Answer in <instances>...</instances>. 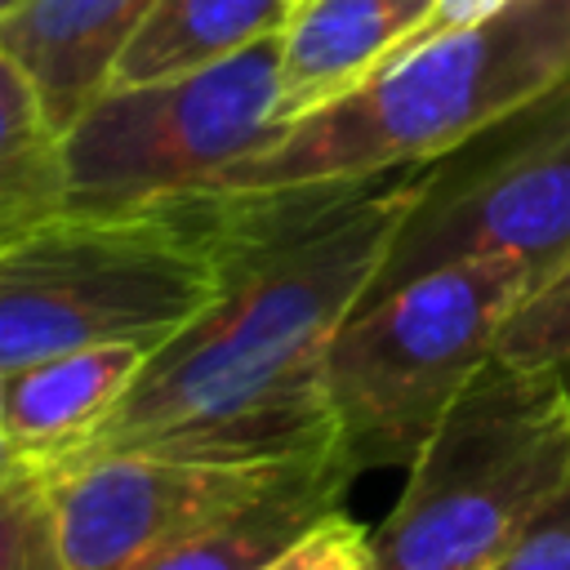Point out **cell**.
I'll use <instances>...</instances> for the list:
<instances>
[{
	"label": "cell",
	"mask_w": 570,
	"mask_h": 570,
	"mask_svg": "<svg viewBox=\"0 0 570 570\" xmlns=\"http://www.w3.org/2000/svg\"><path fill=\"white\" fill-rule=\"evenodd\" d=\"M419 187L423 165L289 187H214V303L147 356L116 414L71 459L151 450L281 468L334 450L325 356L370 294Z\"/></svg>",
	"instance_id": "1"
},
{
	"label": "cell",
	"mask_w": 570,
	"mask_h": 570,
	"mask_svg": "<svg viewBox=\"0 0 570 570\" xmlns=\"http://www.w3.org/2000/svg\"><path fill=\"white\" fill-rule=\"evenodd\" d=\"M570 85V0H512L494 18L396 49L343 98L285 125L218 187H289L428 165Z\"/></svg>",
	"instance_id": "2"
},
{
	"label": "cell",
	"mask_w": 570,
	"mask_h": 570,
	"mask_svg": "<svg viewBox=\"0 0 570 570\" xmlns=\"http://www.w3.org/2000/svg\"><path fill=\"white\" fill-rule=\"evenodd\" d=\"M218 294V191L62 214L0 245V370L98 343L165 347Z\"/></svg>",
	"instance_id": "3"
},
{
	"label": "cell",
	"mask_w": 570,
	"mask_h": 570,
	"mask_svg": "<svg viewBox=\"0 0 570 570\" xmlns=\"http://www.w3.org/2000/svg\"><path fill=\"white\" fill-rule=\"evenodd\" d=\"M570 490V383L494 352L370 534L374 570H481Z\"/></svg>",
	"instance_id": "4"
},
{
	"label": "cell",
	"mask_w": 570,
	"mask_h": 570,
	"mask_svg": "<svg viewBox=\"0 0 570 570\" xmlns=\"http://www.w3.org/2000/svg\"><path fill=\"white\" fill-rule=\"evenodd\" d=\"M539 289L525 258H463L352 312L330 343L325 392L356 472L410 468Z\"/></svg>",
	"instance_id": "5"
},
{
	"label": "cell",
	"mask_w": 570,
	"mask_h": 570,
	"mask_svg": "<svg viewBox=\"0 0 570 570\" xmlns=\"http://www.w3.org/2000/svg\"><path fill=\"white\" fill-rule=\"evenodd\" d=\"M281 129V36L183 76L102 89L62 134L71 214H129L218 187Z\"/></svg>",
	"instance_id": "6"
},
{
	"label": "cell",
	"mask_w": 570,
	"mask_h": 570,
	"mask_svg": "<svg viewBox=\"0 0 570 570\" xmlns=\"http://www.w3.org/2000/svg\"><path fill=\"white\" fill-rule=\"evenodd\" d=\"M463 258H525L543 289L570 263V85L423 165L361 307Z\"/></svg>",
	"instance_id": "7"
},
{
	"label": "cell",
	"mask_w": 570,
	"mask_h": 570,
	"mask_svg": "<svg viewBox=\"0 0 570 570\" xmlns=\"http://www.w3.org/2000/svg\"><path fill=\"white\" fill-rule=\"evenodd\" d=\"M285 468L196 463L151 450H102L71 459L49 481L71 570H116L263 494Z\"/></svg>",
	"instance_id": "8"
},
{
	"label": "cell",
	"mask_w": 570,
	"mask_h": 570,
	"mask_svg": "<svg viewBox=\"0 0 570 570\" xmlns=\"http://www.w3.org/2000/svg\"><path fill=\"white\" fill-rule=\"evenodd\" d=\"M151 347L98 343L0 370V459L49 472L80 454L116 414Z\"/></svg>",
	"instance_id": "9"
},
{
	"label": "cell",
	"mask_w": 570,
	"mask_h": 570,
	"mask_svg": "<svg viewBox=\"0 0 570 570\" xmlns=\"http://www.w3.org/2000/svg\"><path fill=\"white\" fill-rule=\"evenodd\" d=\"M156 0H22L0 13V53L22 67L49 120L67 134L111 85V71Z\"/></svg>",
	"instance_id": "10"
},
{
	"label": "cell",
	"mask_w": 570,
	"mask_h": 570,
	"mask_svg": "<svg viewBox=\"0 0 570 570\" xmlns=\"http://www.w3.org/2000/svg\"><path fill=\"white\" fill-rule=\"evenodd\" d=\"M356 476H361L356 463L334 445L316 459L285 468L249 503L169 539V543H156L116 570H263L298 534H307L321 517L343 508V494L352 490Z\"/></svg>",
	"instance_id": "11"
},
{
	"label": "cell",
	"mask_w": 570,
	"mask_h": 570,
	"mask_svg": "<svg viewBox=\"0 0 570 570\" xmlns=\"http://www.w3.org/2000/svg\"><path fill=\"white\" fill-rule=\"evenodd\" d=\"M432 0H303L281 31L285 125L374 76L428 18Z\"/></svg>",
	"instance_id": "12"
},
{
	"label": "cell",
	"mask_w": 570,
	"mask_h": 570,
	"mask_svg": "<svg viewBox=\"0 0 570 570\" xmlns=\"http://www.w3.org/2000/svg\"><path fill=\"white\" fill-rule=\"evenodd\" d=\"M303 0H156L125 45L111 85H147L232 58L267 36H281Z\"/></svg>",
	"instance_id": "13"
},
{
	"label": "cell",
	"mask_w": 570,
	"mask_h": 570,
	"mask_svg": "<svg viewBox=\"0 0 570 570\" xmlns=\"http://www.w3.org/2000/svg\"><path fill=\"white\" fill-rule=\"evenodd\" d=\"M71 214L62 129L13 58L0 53V245Z\"/></svg>",
	"instance_id": "14"
},
{
	"label": "cell",
	"mask_w": 570,
	"mask_h": 570,
	"mask_svg": "<svg viewBox=\"0 0 570 570\" xmlns=\"http://www.w3.org/2000/svg\"><path fill=\"white\" fill-rule=\"evenodd\" d=\"M0 570H71L49 481L0 459Z\"/></svg>",
	"instance_id": "15"
},
{
	"label": "cell",
	"mask_w": 570,
	"mask_h": 570,
	"mask_svg": "<svg viewBox=\"0 0 570 570\" xmlns=\"http://www.w3.org/2000/svg\"><path fill=\"white\" fill-rule=\"evenodd\" d=\"M503 356L557 370L570 383V285L539 289L503 330Z\"/></svg>",
	"instance_id": "16"
},
{
	"label": "cell",
	"mask_w": 570,
	"mask_h": 570,
	"mask_svg": "<svg viewBox=\"0 0 570 570\" xmlns=\"http://www.w3.org/2000/svg\"><path fill=\"white\" fill-rule=\"evenodd\" d=\"M263 570H374L370 530L356 525L343 508H334L307 534H298L281 557H272Z\"/></svg>",
	"instance_id": "17"
},
{
	"label": "cell",
	"mask_w": 570,
	"mask_h": 570,
	"mask_svg": "<svg viewBox=\"0 0 570 570\" xmlns=\"http://www.w3.org/2000/svg\"><path fill=\"white\" fill-rule=\"evenodd\" d=\"M481 570H570V490H561L494 561Z\"/></svg>",
	"instance_id": "18"
},
{
	"label": "cell",
	"mask_w": 570,
	"mask_h": 570,
	"mask_svg": "<svg viewBox=\"0 0 570 570\" xmlns=\"http://www.w3.org/2000/svg\"><path fill=\"white\" fill-rule=\"evenodd\" d=\"M508 4H512V0H432L423 27H419L401 49L423 45V40H436V36H450V31H463V27H476V22L494 18V13L508 9Z\"/></svg>",
	"instance_id": "19"
},
{
	"label": "cell",
	"mask_w": 570,
	"mask_h": 570,
	"mask_svg": "<svg viewBox=\"0 0 570 570\" xmlns=\"http://www.w3.org/2000/svg\"><path fill=\"white\" fill-rule=\"evenodd\" d=\"M557 285H570V263H566V267H561V276H557V281H552V285H548V289H557Z\"/></svg>",
	"instance_id": "20"
},
{
	"label": "cell",
	"mask_w": 570,
	"mask_h": 570,
	"mask_svg": "<svg viewBox=\"0 0 570 570\" xmlns=\"http://www.w3.org/2000/svg\"><path fill=\"white\" fill-rule=\"evenodd\" d=\"M22 0H0V13H9V9H18Z\"/></svg>",
	"instance_id": "21"
}]
</instances>
